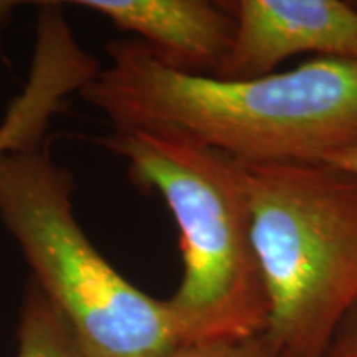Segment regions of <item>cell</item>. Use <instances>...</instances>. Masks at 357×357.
Segmentation results:
<instances>
[{
  "mask_svg": "<svg viewBox=\"0 0 357 357\" xmlns=\"http://www.w3.org/2000/svg\"><path fill=\"white\" fill-rule=\"evenodd\" d=\"M98 142L177 223L182 280L167 303L184 347L263 336L270 310L243 164L174 129L113 128Z\"/></svg>",
  "mask_w": 357,
  "mask_h": 357,
  "instance_id": "obj_2",
  "label": "cell"
},
{
  "mask_svg": "<svg viewBox=\"0 0 357 357\" xmlns=\"http://www.w3.org/2000/svg\"><path fill=\"white\" fill-rule=\"evenodd\" d=\"M326 357H357V307L342 323Z\"/></svg>",
  "mask_w": 357,
  "mask_h": 357,
  "instance_id": "obj_10",
  "label": "cell"
},
{
  "mask_svg": "<svg viewBox=\"0 0 357 357\" xmlns=\"http://www.w3.org/2000/svg\"><path fill=\"white\" fill-rule=\"evenodd\" d=\"M98 71L100 63L78 43L63 3H38L29 77L0 119V158L43 146L55 116Z\"/></svg>",
  "mask_w": 357,
  "mask_h": 357,
  "instance_id": "obj_6",
  "label": "cell"
},
{
  "mask_svg": "<svg viewBox=\"0 0 357 357\" xmlns=\"http://www.w3.org/2000/svg\"><path fill=\"white\" fill-rule=\"evenodd\" d=\"M171 357H284L276 352L263 336L236 339V341H215L204 344L185 346Z\"/></svg>",
  "mask_w": 357,
  "mask_h": 357,
  "instance_id": "obj_9",
  "label": "cell"
},
{
  "mask_svg": "<svg viewBox=\"0 0 357 357\" xmlns=\"http://www.w3.org/2000/svg\"><path fill=\"white\" fill-rule=\"evenodd\" d=\"M73 176L43 146L0 158V220L89 357H171L184 347L167 300L136 288L73 213Z\"/></svg>",
  "mask_w": 357,
  "mask_h": 357,
  "instance_id": "obj_4",
  "label": "cell"
},
{
  "mask_svg": "<svg viewBox=\"0 0 357 357\" xmlns=\"http://www.w3.org/2000/svg\"><path fill=\"white\" fill-rule=\"evenodd\" d=\"M324 162L333 164V166L346 169L352 174H357V146H352L349 149L341 151V153L333 154L331 158H328Z\"/></svg>",
  "mask_w": 357,
  "mask_h": 357,
  "instance_id": "obj_11",
  "label": "cell"
},
{
  "mask_svg": "<svg viewBox=\"0 0 357 357\" xmlns=\"http://www.w3.org/2000/svg\"><path fill=\"white\" fill-rule=\"evenodd\" d=\"M134 33L162 63L178 71L215 75L234 42L229 3L208 0H77Z\"/></svg>",
  "mask_w": 357,
  "mask_h": 357,
  "instance_id": "obj_7",
  "label": "cell"
},
{
  "mask_svg": "<svg viewBox=\"0 0 357 357\" xmlns=\"http://www.w3.org/2000/svg\"><path fill=\"white\" fill-rule=\"evenodd\" d=\"M79 96L114 129H174L245 164L323 162L357 146V63L312 58L257 78L171 68L137 38Z\"/></svg>",
  "mask_w": 357,
  "mask_h": 357,
  "instance_id": "obj_1",
  "label": "cell"
},
{
  "mask_svg": "<svg viewBox=\"0 0 357 357\" xmlns=\"http://www.w3.org/2000/svg\"><path fill=\"white\" fill-rule=\"evenodd\" d=\"M234 42L215 77L257 78L275 73L289 56L316 53L357 63V7L341 0L227 2Z\"/></svg>",
  "mask_w": 357,
  "mask_h": 357,
  "instance_id": "obj_5",
  "label": "cell"
},
{
  "mask_svg": "<svg viewBox=\"0 0 357 357\" xmlns=\"http://www.w3.org/2000/svg\"><path fill=\"white\" fill-rule=\"evenodd\" d=\"M19 7V2H10V0H0V30L12 20L13 12Z\"/></svg>",
  "mask_w": 357,
  "mask_h": 357,
  "instance_id": "obj_12",
  "label": "cell"
},
{
  "mask_svg": "<svg viewBox=\"0 0 357 357\" xmlns=\"http://www.w3.org/2000/svg\"><path fill=\"white\" fill-rule=\"evenodd\" d=\"M243 164L268 296L263 339L326 357L357 307V174L329 162Z\"/></svg>",
  "mask_w": 357,
  "mask_h": 357,
  "instance_id": "obj_3",
  "label": "cell"
},
{
  "mask_svg": "<svg viewBox=\"0 0 357 357\" xmlns=\"http://www.w3.org/2000/svg\"><path fill=\"white\" fill-rule=\"evenodd\" d=\"M17 357H89L65 316L33 280L22 305Z\"/></svg>",
  "mask_w": 357,
  "mask_h": 357,
  "instance_id": "obj_8",
  "label": "cell"
}]
</instances>
